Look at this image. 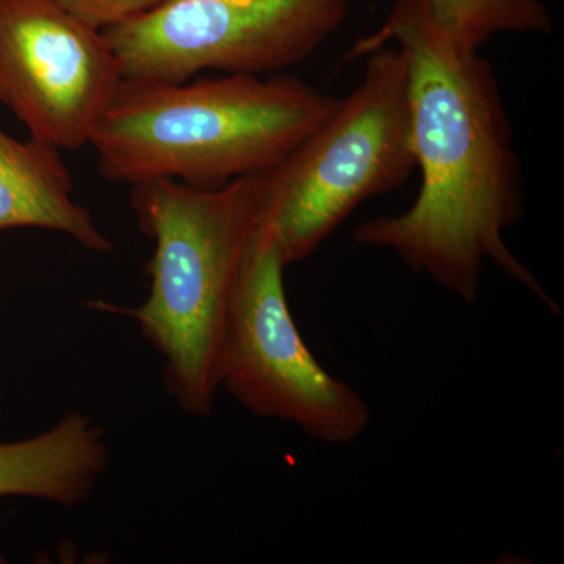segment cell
I'll use <instances>...</instances> for the list:
<instances>
[{"label": "cell", "instance_id": "9", "mask_svg": "<svg viewBox=\"0 0 564 564\" xmlns=\"http://www.w3.org/2000/svg\"><path fill=\"white\" fill-rule=\"evenodd\" d=\"M109 466L106 433L68 413L46 432L0 444V497H33L73 508L88 499Z\"/></svg>", "mask_w": 564, "mask_h": 564}, {"label": "cell", "instance_id": "8", "mask_svg": "<svg viewBox=\"0 0 564 564\" xmlns=\"http://www.w3.org/2000/svg\"><path fill=\"white\" fill-rule=\"evenodd\" d=\"M22 228L65 234L95 252L115 248L91 212L73 198L62 151L32 137L13 139L0 129V234Z\"/></svg>", "mask_w": 564, "mask_h": 564}, {"label": "cell", "instance_id": "6", "mask_svg": "<svg viewBox=\"0 0 564 564\" xmlns=\"http://www.w3.org/2000/svg\"><path fill=\"white\" fill-rule=\"evenodd\" d=\"M350 0H163L106 31L122 77L182 82L206 70L276 73L306 61Z\"/></svg>", "mask_w": 564, "mask_h": 564}, {"label": "cell", "instance_id": "10", "mask_svg": "<svg viewBox=\"0 0 564 564\" xmlns=\"http://www.w3.org/2000/svg\"><path fill=\"white\" fill-rule=\"evenodd\" d=\"M448 35L480 51L499 33H547L552 21L540 0H426Z\"/></svg>", "mask_w": 564, "mask_h": 564}, {"label": "cell", "instance_id": "7", "mask_svg": "<svg viewBox=\"0 0 564 564\" xmlns=\"http://www.w3.org/2000/svg\"><path fill=\"white\" fill-rule=\"evenodd\" d=\"M122 79L106 32L52 0H0V104L32 139L87 147Z\"/></svg>", "mask_w": 564, "mask_h": 564}, {"label": "cell", "instance_id": "11", "mask_svg": "<svg viewBox=\"0 0 564 564\" xmlns=\"http://www.w3.org/2000/svg\"><path fill=\"white\" fill-rule=\"evenodd\" d=\"M63 10L99 31H109L115 25L132 20L154 9L163 0H52Z\"/></svg>", "mask_w": 564, "mask_h": 564}, {"label": "cell", "instance_id": "3", "mask_svg": "<svg viewBox=\"0 0 564 564\" xmlns=\"http://www.w3.org/2000/svg\"><path fill=\"white\" fill-rule=\"evenodd\" d=\"M131 187L154 254L148 299L126 314L162 356L163 381L181 410L209 417L234 284L259 226V174L218 188L173 180Z\"/></svg>", "mask_w": 564, "mask_h": 564}, {"label": "cell", "instance_id": "5", "mask_svg": "<svg viewBox=\"0 0 564 564\" xmlns=\"http://www.w3.org/2000/svg\"><path fill=\"white\" fill-rule=\"evenodd\" d=\"M285 267L273 234L259 225L234 284L218 386L259 417L293 423L325 444H350L369 425V404L304 344L285 296Z\"/></svg>", "mask_w": 564, "mask_h": 564}, {"label": "cell", "instance_id": "4", "mask_svg": "<svg viewBox=\"0 0 564 564\" xmlns=\"http://www.w3.org/2000/svg\"><path fill=\"white\" fill-rule=\"evenodd\" d=\"M415 170L410 73L402 51L369 52L361 84L321 128L259 174V225L288 265L310 259L367 199Z\"/></svg>", "mask_w": 564, "mask_h": 564}, {"label": "cell", "instance_id": "1", "mask_svg": "<svg viewBox=\"0 0 564 564\" xmlns=\"http://www.w3.org/2000/svg\"><path fill=\"white\" fill-rule=\"evenodd\" d=\"M389 40L410 73L422 184L410 209L362 223L356 242L395 252L466 304L477 300L485 263H496L558 313L503 237L524 215V187L491 63L456 43L426 0H397L383 28L356 52L369 54Z\"/></svg>", "mask_w": 564, "mask_h": 564}, {"label": "cell", "instance_id": "2", "mask_svg": "<svg viewBox=\"0 0 564 564\" xmlns=\"http://www.w3.org/2000/svg\"><path fill=\"white\" fill-rule=\"evenodd\" d=\"M337 104L291 76L122 79L88 144L107 181L173 180L218 188L270 172Z\"/></svg>", "mask_w": 564, "mask_h": 564}]
</instances>
